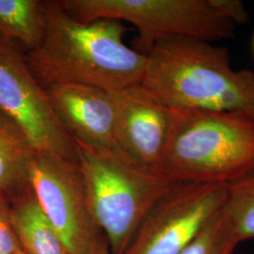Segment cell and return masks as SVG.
I'll list each match as a JSON object with an SVG mask.
<instances>
[{
    "label": "cell",
    "mask_w": 254,
    "mask_h": 254,
    "mask_svg": "<svg viewBox=\"0 0 254 254\" xmlns=\"http://www.w3.org/2000/svg\"><path fill=\"white\" fill-rule=\"evenodd\" d=\"M173 110L167 143L154 172L171 184H230L254 174V117Z\"/></svg>",
    "instance_id": "cell-3"
},
{
    "label": "cell",
    "mask_w": 254,
    "mask_h": 254,
    "mask_svg": "<svg viewBox=\"0 0 254 254\" xmlns=\"http://www.w3.org/2000/svg\"><path fill=\"white\" fill-rule=\"evenodd\" d=\"M35 154L23 129L0 111V193L10 203L30 190L29 169Z\"/></svg>",
    "instance_id": "cell-11"
},
{
    "label": "cell",
    "mask_w": 254,
    "mask_h": 254,
    "mask_svg": "<svg viewBox=\"0 0 254 254\" xmlns=\"http://www.w3.org/2000/svg\"><path fill=\"white\" fill-rule=\"evenodd\" d=\"M0 111L23 129L36 152L77 161L75 144L56 117L17 43L0 36Z\"/></svg>",
    "instance_id": "cell-8"
},
{
    "label": "cell",
    "mask_w": 254,
    "mask_h": 254,
    "mask_svg": "<svg viewBox=\"0 0 254 254\" xmlns=\"http://www.w3.org/2000/svg\"><path fill=\"white\" fill-rule=\"evenodd\" d=\"M239 244L220 208L181 254H234Z\"/></svg>",
    "instance_id": "cell-15"
},
{
    "label": "cell",
    "mask_w": 254,
    "mask_h": 254,
    "mask_svg": "<svg viewBox=\"0 0 254 254\" xmlns=\"http://www.w3.org/2000/svg\"><path fill=\"white\" fill-rule=\"evenodd\" d=\"M227 184H173L123 254H181L221 208Z\"/></svg>",
    "instance_id": "cell-6"
},
{
    "label": "cell",
    "mask_w": 254,
    "mask_h": 254,
    "mask_svg": "<svg viewBox=\"0 0 254 254\" xmlns=\"http://www.w3.org/2000/svg\"><path fill=\"white\" fill-rule=\"evenodd\" d=\"M46 91L56 117L75 144L93 151L117 149L111 91L73 84L55 86Z\"/></svg>",
    "instance_id": "cell-10"
},
{
    "label": "cell",
    "mask_w": 254,
    "mask_h": 254,
    "mask_svg": "<svg viewBox=\"0 0 254 254\" xmlns=\"http://www.w3.org/2000/svg\"><path fill=\"white\" fill-rule=\"evenodd\" d=\"M15 254H28L24 251V250H22V251H20V252H18V253H16Z\"/></svg>",
    "instance_id": "cell-19"
},
{
    "label": "cell",
    "mask_w": 254,
    "mask_h": 254,
    "mask_svg": "<svg viewBox=\"0 0 254 254\" xmlns=\"http://www.w3.org/2000/svg\"><path fill=\"white\" fill-rule=\"evenodd\" d=\"M211 4L225 18L236 27L246 25L250 21V14L245 4L240 0H210Z\"/></svg>",
    "instance_id": "cell-17"
},
{
    "label": "cell",
    "mask_w": 254,
    "mask_h": 254,
    "mask_svg": "<svg viewBox=\"0 0 254 254\" xmlns=\"http://www.w3.org/2000/svg\"><path fill=\"white\" fill-rule=\"evenodd\" d=\"M22 250L13 223L10 202L0 193V254H15Z\"/></svg>",
    "instance_id": "cell-16"
},
{
    "label": "cell",
    "mask_w": 254,
    "mask_h": 254,
    "mask_svg": "<svg viewBox=\"0 0 254 254\" xmlns=\"http://www.w3.org/2000/svg\"><path fill=\"white\" fill-rule=\"evenodd\" d=\"M145 55L141 84L168 108L254 117V73L235 69L227 48L198 39L166 37Z\"/></svg>",
    "instance_id": "cell-2"
},
{
    "label": "cell",
    "mask_w": 254,
    "mask_h": 254,
    "mask_svg": "<svg viewBox=\"0 0 254 254\" xmlns=\"http://www.w3.org/2000/svg\"><path fill=\"white\" fill-rule=\"evenodd\" d=\"M14 227L28 254H73L47 219L31 191L10 203Z\"/></svg>",
    "instance_id": "cell-12"
},
{
    "label": "cell",
    "mask_w": 254,
    "mask_h": 254,
    "mask_svg": "<svg viewBox=\"0 0 254 254\" xmlns=\"http://www.w3.org/2000/svg\"><path fill=\"white\" fill-rule=\"evenodd\" d=\"M47 26L41 45L26 60L41 86L73 84L114 91L141 83L147 56L127 46L117 20L82 22L47 1Z\"/></svg>",
    "instance_id": "cell-1"
},
{
    "label": "cell",
    "mask_w": 254,
    "mask_h": 254,
    "mask_svg": "<svg viewBox=\"0 0 254 254\" xmlns=\"http://www.w3.org/2000/svg\"><path fill=\"white\" fill-rule=\"evenodd\" d=\"M29 185L39 206L73 254H90L101 232L91 215L77 161L36 152Z\"/></svg>",
    "instance_id": "cell-7"
},
{
    "label": "cell",
    "mask_w": 254,
    "mask_h": 254,
    "mask_svg": "<svg viewBox=\"0 0 254 254\" xmlns=\"http://www.w3.org/2000/svg\"><path fill=\"white\" fill-rule=\"evenodd\" d=\"M47 1L0 0V36L27 51L41 45L47 26Z\"/></svg>",
    "instance_id": "cell-13"
},
{
    "label": "cell",
    "mask_w": 254,
    "mask_h": 254,
    "mask_svg": "<svg viewBox=\"0 0 254 254\" xmlns=\"http://www.w3.org/2000/svg\"><path fill=\"white\" fill-rule=\"evenodd\" d=\"M57 3L82 22L111 19L133 25L146 53L157 40L166 37H187L215 44L236 34V26L210 0H58Z\"/></svg>",
    "instance_id": "cell-5"
},
{
    "label": "cell",
    "mask_w": 254,
    "mask_h": 254,
    "mask_svg": "<svg viewBox=\"0 0 254 254\" xmlns=\"http://www.w3.org/2000/svg\"><path fill=\"white\" fill-rule=\"evenodd\" d=\"M221 211L240 243L254 238V174L227 184Z\"/></svg>",
    "instance_id": "cell-14"
},
{
    "label": "cell",
    "mask_w": 254,
    "mask_h": 254,
    "mask_svg": "<svg viewBox=\"0 0 254 254\" xmlns=\"http://www.w3.org/2000/svg\"></svg>",
    "instance_id": "cell-20"
},
{
    "label": "cell",
    "mask_w": 254,
    "mask_h": 254,
    "mask_svg": "<svg viewBox=\"0 0 254 254\" xmlns=\"http://www.w3.org/2000/svg\"><path fill=\"white\" fill-rule=\"evenodd\" d=\"M75 144V143H74ZM92 218L112 254H123L149 211L173 184L120 149L75 144Z\"/></svg>",
    "instance_id": "cell-4"
},
{
    "label": "cell",
    "mask_w": 254,
    "mask_h": 254,
    "mask_svg": "<svg viewBox=\"0 0 254 254\" xmlns=\"http://www.w3.org/2000/svg\"><path fill=\"white\" fill-rule=\"evenodd\" d=\"M111 94L116 110L117 148L154 171L167 143L173 110L141 83Z\"/></svg>",
    "instance_id": "cell-9"
},
{
    "label": "cell",
    "mask_w": 254,
    "mask_h": 254,
    "mask_svg": "<svg viewBox=\"0 0 254 254\" xmlns=\"http://www.w3.org/2000/svg\"><path fill=\"white\" fill-rule=\"evenodd\" d=\"M90 254H112L105 236L101 233L91 247Z\"/></svg>",
    "instance_id": "cell-18"
}]
</instances>
